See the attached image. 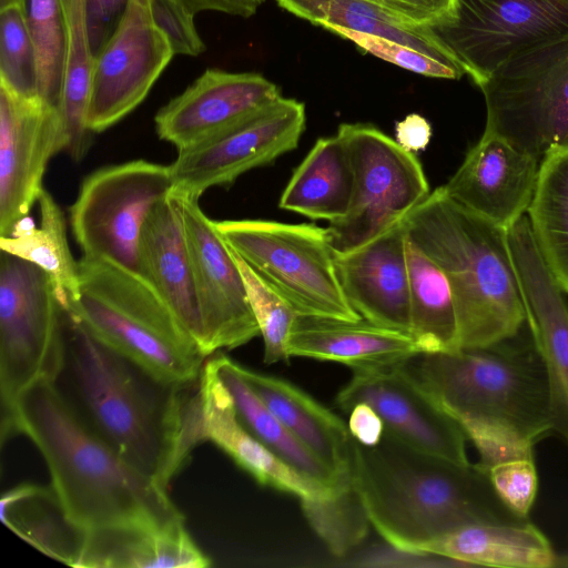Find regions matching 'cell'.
I'll list each match as a JSON object with an SVG mask.
<instances>
[{
	"mask_svg": "<svg viewBox=\"0 0 568 568\" xmlns=\"http://www.w3.org/2000/svg\"><path fill=\"white\" fill-rule=\"evenodd\" d=\"M197 381L180 385L158 378L65 310L63 357L53 383L130 467L165 489L194 449L189 416Z\"/></svg>",
	"mask_w": 568,
	"mask_h": 568,
	"instance_id": "obj_1",
	"label": "cell"
},
{
	"mask_svg": "<svg viewBox=\"0 0 568 568\" xmlns=\"http://www.w3.org/2000/svg\"><path fill=\"white\" fill-rule=\"evenodd\" d=\"M407 365L473 442L483 468L532 454L551 432L546 374L527 323L491 345L419 353Z\"/></svg>",
	"mask_w": 568,
	"mask_h": 568,
	"instance_id": "obj_2",
	"label": "cell"
},
{
	"mask_svg": "<svg viewBox=\"0 0 568 568\" xmlns=\"http://www.w3.org/2000/svg\"><path fill=\"white\" fill-rule=\"evenodd\" d=\"M351 479L371 526L404 554L422 556L426 544L466 525L520 519L477 464L428 454L385 429L372 446L353 438Z\"/></svg>",
	"mask_w": 568,
	"mask_h": 568,
	"instance_id": "obj_3",
	"label": "cell"
},
{
	"mask_svg": "<svg viewBox=\"0 0 568 568\" xmlns=\"http://www.w3.org/2000/svg\"><path fill=\"white\" fill-rule=\"evenodd\" d=\"M43 456L51 487L79 529L166 524L183 515L168 491L130 467L75 413L52 381L29 386L16 404V435Z\"/></svg>",
	"mask_w": 568,
	"mask_h": 568,
	"instance_id": "obj_4",
	"label": "cell"
},
{
	"mask_svg": "<svg viewBox=\"0 0 568 568\" xmlns=\"http://www.w3.org/2000/svg\"><path fill=\"white\" fill-rule=\"evenodd\" d=\"M407 236L445 273L455 302L458 348L516 335L526 313L507 230L450 199L442 186L404 219Z\"/></svg>",
	"mask_w": 568,
	"mask_h": 568,
	"instance_id": "obj_5",
	"label": "cell"
},
{
	"mask_svg": "<svg viewBox=\"0 0 568 568\" xmlns=\"http://www.w3.org/2000/svg\"><path fill=\"white\" fill-rule=\"evenodd\" d=\"M78 264L79 292L65 308L72 316L158 378L199 379L206 356L142 275L101 257L82 256Z\"/></svg>",
	"mask_w": 568,
	"mask_h": 568,
	"instance_id": "obj_6",
	"label": "cell"
},
{
	"mask_svg": "<svg viewBox=\"0 0 568 568\" xmlns=\"http://www.w3.org/2000/svg\"><path fill=\"white\" fill-rule=\"evenodd\" d=\"M65 308L48 273L0 250V438L16 435L19 396L54 382L63 357Z\"/></svg>",
	"mask_w": 568,
	"mask_h": 568,
	"instance_id": "obj_7",
	"label": "cell"
},
{
	"mask_svg": "<svg viewBox=\"0 0 568 568\" xmlns=\"http://www.w3.org/2000/svg\"><path fill=\"white\" fill-rule=\"evenodd\" d=\"M217 231L300 314L357 321L342 290L327 227L267 220L215 221Z\"/></svg>",
	"mask_w": 568,
	"mask_h": 568,
	"instance_id": "obj_8",
	"label": "cell"
},
{
	"mask_svg": "<svg viewBox=\"0 0 568 568\" xmlns=\"http://www.w3.org/2000/svg\"><path fill=\"white\" fill-rule=\"evenodd\" d=\"M484 133L537 158L568 148V37L530 49L478 84Z\"/></svg>",
	"mask_w": 568,
	"mask_h": 568,
	"instance_id": "obj_9",
	"label": "cell"
},
{
	"mask_svg": "<svg viewBox=\"0 0 568 568\" xmlns=\"http://www.w3.org/2000/svg\"><path fill=\"white\" fill-rule=\"evenodd\" d=\"M354 173L353 197L346 215L328 223L335 254H344L386 232L430 193L419 160L368 123H343Z\"/></svg>",
	"mask_w": 568,
	"mask_h": 568,
	"instance_id": "obj_10",
	"label": "cell"
},
{
	"mask_svg": "<svg viewBox=\"0 0 568 568\" xmlns=\"http://www.w3.org/2000/svg\"><path fill=\"white\" fill-rule=\"evenodd\" d=\"M172 190L169 165L142 159L88 174L70 206L82 256L105 258L141 275L139 240L144 221Z\"/></svg>",
	"mask_w": 568,
	"mask_h": 568,
	"instance_id": "obj_11",
	"label": "cell"
},
{
	"mask_svg": "<svg viewBox=\"0 0 568 568\" xmlns=\"http://www.w3.org/2000/svg\"><path fill=\"white\" fill-rule=\"evenodd\" d=\"M430 29L478 85L511 58L568 37V1L456 0L454 18Z\"/></svg>",
	"mask_w": 568,
	"mask_h": 568,
	"instance_id": "obj_12",
	"label": "cell"
},
{
	"mask_svg": "<svg viewBox=\"0 0 568 568\" xmlns=\"http://www.w3.org/2000/svg\"><path fill=\"white\" fill-rule=\"evenodd\" d=\"M303 102L280 97L220 133L179 150L169 164L173 190L192 197L232 185L297 148L305 130Z\"/></svg>",
	"mask_w": 568,
	"mask_h": 568,
	"instance_id": "obj_13",
	"label": "cell"
},
{
	"mask_svg": "<svg viewBox=\"0 0 568 568\" xmlns=\"http://www.w3.org/2000/svg\"><path fill=\"white\" fill-rule=\"evenodd\" d=\"M189 247L206 357L242 346L260 335L233 252L199 199L171 192Z\"/></svg>",
	"mask_w": 568,
	"mask_h": 568,
	"instance_id": "obj_14",
	"label": "cell"
},
{
	"mask_svg": "<svg viewBox=\"0 0 568 568\" xmlns=\"http://www.w3.org/2000/svg\"><path fill=\"white\" fill-rule=\"evenodd\" d=\"M153 21L150 0H129L115 30L94 57L88 124L103 132L134 111L174 57Z\"/></svg>",
	"mask_w": 568,
	"mask_h": 568,
	"instance_id": "obj_15",
	"label": "cell"
},
{
	"mask_svg": "<svg viewBox=\"0 0 568 568\" xmlns=\"http://www.w3.org/2000/svg\"><path fill=\"white\" fill-rule=\"evenodd\" d=\"M335 397L347 413L357 404L375 410L387 434L428 454L469 464L463 428L430 396L407 362L352 369Z\"/></svg>",
	"mask_w": 568,
	"mask_h": 568,
	"instance_id": "obj_16",
	"label": "cell"
},
{
	"mask_svg": "<svg viewBox=\"0 0 568 568\" xmlns=\"http://www.w3.org/2000/svg\"><path fill=\"white\" fill-rule=\"evenodd\" d=\"M67 145L57 105L0 80V236L28 217L50 159Z\"/></svg>",
	"mask_w": 568,
	"mask_h": 568,
	"instance_id": "obj_17",
	"label": "cell"
},
{
	"mask_svg": "<svg viewBox=\"0 0 568 568\" xmlns=\"http://www.w3.org/2000/svg\"><path fill=\"white\" fill-rule=\"evenodd\" d=\"M507 243L526 323L546 374L551 432L568 443V302L536 245L526 214L507 229Z\"/></svg>",
	"mask_w": 568,
	"mask_h": 568,
	"instance_id": "obj_18",
	"label": "cell"
},
{
	"mask_svg": "<svg viewBox=\"0 0 568 568\" xmlns=\"http://www.w3.org/2000/svg\"><path fill=\"white\" fill-rule=\"evenodd\" d=\"M278 87L256 72L206 69L155 114L158 136L178 151L197 144L275 101Z\"/></svg>",
	"mask_w": 568,
	"mask_h": 568,
	"instance_id": "obj_19",
	"label": "cell"
},
{
	"mask_svg": "<svg viewBox=\"0 0 568 568\" xmlns=\"http://www.w3.org/2000/svg\"><path fill=\"white\" fill-rule=\"evenodd\" d=\"M538 170L539 158L483 133L442 187L462 206L507 230L527 213Z\"/></svg>",
	"mask_w": 568,
	"mask_h": 568,
	"instance_id": "obj_20",
	"label": "cell"
},
{
	"mask_svg": "<svg viewBox=\"0 0 568 568\" xmlns=\"http://www.w3.org/2000/svg\"><path fill=\"white\" fill-rule=\"evenodd\" d=\"M406 237L400 220L358 248L335 254V265L344 295L362 318L409 335Z\"/></svg>",
	"mask_w": 568,
	"mask_h": 568,
	"instance_id": "obj_21",
	"label": "cell"
},
{
	"mask_svg": "<svg viewBox=\"0 0 568 568\" xmlns=\"http://www.w3.org/2000/svg\"><path fill=\"white\" fill-rule=\"evenodd\" d=\"M197 400L199 444L212 442L261 485L292 494L301 504L342 493L304 477L254 437L240 420L226 387L209 361L199 377Z\"/></svg>",
	"mask_w": 568,
	"mask_h": 568,
	"instance_id": "obj_22",
	"label": "cell"
},
{
	"mask_svg": "<svg viewBox=\"0 0 568 568\" xmlns=\"http://www.w3.org/2000/svg\"><path fill=\"white\" fill-rule=\"evenodd\" d=\"M139 261L141 275L170 306L204 354L203 326L189 247L170 195L158 203L144 221L139 240Z\"/></svg>",
	"mask_w": 568,
	"mask_h": 568,
	"instance_id": "obj_23",
	"label": "cell"
},
{
	"mask_svg": "<svg viewBox=\"0 0 568 568\" xmlns=\"http://www.w3.org/2000/svg\"><path fill=\"white\" fill-rule=\"evenodd\" d=\"M287 353L333 361L354 369L407 362L420 351L410 335L364 318L298 314L288 335Z\"/></svg>",
	"mask_w": 568,
	"mask_h": 568,
	"instance_id": "obj_24",
	"label": "cell"
},
{
	"mask_svg": "<svg viewBox=\"0 0 568 568\" xmlns=\"http://www.w3.org/2000/svg\"><path fill=\"white\" fill-rule=\"evenodd\" d=\"M211 564L187 532L183 517L166 524H130L87 530L74 567L203 568Z\"/></svg>",
	"mask_w": 568,
	"mask_h": 568,
	"instance_id": "obj_25",
	"label": "cell"
},
{
	"mask_svg": "<svg viewBox=\"0 0 568 568\" xmlns=\"http://www.w3.org/2000/svg\"><path fill=\"white\" fill-rule=\"evenodd\" d=\"M420 555L464 566L568 567V557L556 552L546 536L527 519L466 525L426 544Z\"/></svg>",
	"mask_w": 568,
	"mask_h": 568,
	"instance_id": "obj_26",
	"label": "cell"
},
{
	"mask_svg": "<svg viewBox=\"0 0 568 568\" xmlns=\"http://www.w3.org/2000/svg\"><path fill=\"white\" fill-rule=\"evenodd\" d=\"M248 386L283 425L339 478L351 479L352 442L347 424L296 385L239 364Z\"/></svg>",
	"mask_w": 568,
	"mask_h": 568,
	"instance_id": "obj_27",
	"label": "cell"
},
{
	"mask_svg": "<svg viewBox=\"0 0 568 568\" xmlns=\"http://www.w3.org/2000/svg\"><path fill=\"white\" fill-rule=\"evenodd\" d=\"M354 173L347 146L342 136L320 138L283 190L282 210L325 220L344 217L349 209Z\"/></svg>",
	"mask_w": 568,
	"mask_h": 568,
	"instance_id": "obj_28",
	"label": "cell"
},
{
	"mask_svg": "<svg viewBox=\"0 0 568 568\" xmlns=\"http://www.w3.org/2000/svg\"><path fill=\"white\" fill-rule=\"evenodd\" d=\"M207 359L226 387L236 414L247 430L285 464L304 477L336 491L353 487L303 445L267 408L239 371V363L219 354Z\"/></svg>",
	"mask_w": 568,
	"mask_h": 568,
	"instance_id": "obj_29",
	"label": "cell"
},
{
	"mask_svg": "<svg viewBox=\"0 0 568 568\" xmlns=\"http://www.w3.org/2000/svg\"><path fill=\"white\" fill-rule=\"evenodd\" d=\"M2 523L47 556L75 566L84 531L74 526L52 489L21 484L1 496Z\"/></svg>",
	"mask_w": 568,
	"mask_h": 568,
	"instance_id": "obj_30",
	"label": "cell"
},
{
	"mask_svg": "<svg viewBox=\"0 0 568 568\" xmlns=\"http://www.w3.org/2000/svg\"><path fill=\"white\" fill-rule=\"evenodd\" d=\"M405 248L409 278L410 337L420 353L458 349L455 302L445 273L408 236Z\"/></svg>",
	"mask_w": 568,
	"mask_h": 568,
	"instance_id": "obj_31",
	"label": "cell"
},
{
	"mask_svg": "<svg viewBox=\"0 0 568 568\" xmlns=\"http://www.w3.org/2000/svg\"><path fill=\"white\" fill-rule=\"evenodd\" d=\"M275 1L286 11L317 27L324 29L341 27L361 33L379 36L410 45L443 62L462 69L430 28L406 24L369 0Z\"/></svg>",
	"mask_w": 568,
	"mask_h": 568,
	"instance_id": "obj_32",
	"label": "cell"
},
{
	"mask_svg": "<svg viewBox=\"0 0 568 568\" xmlns=\"http://www.w3.org/2000/svg\"><path fill=\"white\" fill-rule=\"evenodd\" d=\"M40 223L34 226L23 219L8 236H0V250L29 261L49 274L67 308L79 292V264L73 257L67 234L64 214L43 189L38 199Z\"/></svg>",
	"mask_w": 568,
	"mask_h": 568,
	"instance_id": "obj_33",
	"label": "cell"
},
{
	"mask_svg": "<svg viewBox=\"0 0 568 568\" xmlns=\"http://www.w3.org/2000/svg\"><path fill=\"white\" fill-rule=\"evenodd\" d=\"M526 215L546 265L568 294V148L541 158Z\"/></svg>",
	"mask_w": 568,
	"mask_h": 568,
	"instance_id": "obj_34",
	"label": "cell"
},
{
	"mask_svg": "<svg viewBox=\"0 0 568 568\" xmlns=\"http://www.w3.org/2000/svg\"><path fill=\"white\" fill-rule=\"evenodd\" d=\"M65 60L59 112L67 135V152L74 160L88 153L93 132L88 124V105L94 57L91 52L85 0H63Z\"/></svg>",
	"mask_w": 568,
	"mask_h": 568,
	"instance_id": "obj_35",
	"label": "cell"
},
{
	"mask_svg": "<svg viewBox=\"0 0 568 568\" xmlns=\"http://www.w3.org/2000/svg\"><path fill=\"white\" fill-rule=\"evenodd\" d=\"M29 22L38 72V94L58 106L65 60L63 0H29Z\"/></svg>",
	"mask_w": 568,
	"mask_h": 568,
	"instance_id": "obj_36",
	"label": "cell"
},
{
	"mask_svg": "<svg viewBox=\"0 0 568 568\" xmlns=\"http://www.w3.org/2000/svg\"><path fill=\"white\" fill-rule=\"evenodd\" d=\"M29 0H0V80L20 93L38 94Z\"/></svg>",
	"mask_w": 568,
	"mask_h": 568,
	"instance_id": "obj_37",
	"label": "cell"
},
{
	"mask_svg": "<svg viewBox=\"0 0 568 568\" xmlns=\"http://www.w3.org/2000/svg\"><path fill=\"white\" fill-rule=\"evenodd\" d=\"M232 252L242 273L250 304L263 337V361L265 364L286 361L290 357L288 335L300 313L280 291L256 273L236 252L233 250Z\"/></svg>",
	"mask_w": 568,
	"mask_h": 568,
	"instance_id": "obj_38",
	"label": "cell"
},
{
	"mask_svg": "<svg viewBox=\"0 0 568 568\" xmlns=\"http://www.w3.org/2000/svg\"><path fill=\"white\" fill-rule=\"evenodd\" d=\"M302 509L314 531L336 556H344L355 548L366 537L371 525L354 487L328 498L304 503Z\"/></svg>",
	"mask_w": 568,
	"mask_h": 568,
	"instance_id": "obj_39",
	"label": "cell"
},
{
	"mask_svg": "<svg viewBox=\"0 0 568 568\" xmlns=\"http://www.w3.org/2000/svg\"><path fill=\"white\" fill-rule=\"evenodd\" d=\"M326 30L352 41L363 52L375 55L407 71L432 78L454 80H458L465 74L462 69L400 42L341 27H329Z\"/></svg>",
	"mask_w": 568,
	"mask_h": 568,
	"instance_id": "obj_40",
	"label": "cell"
},
{
	"mask_svg": "<svg viewBox=\"0 0 568 568\" xmlns=\"http://www.w3.org/2000/svg\"><path fill=\"white\" fill-rule=\"evenodd\" d=\"M481 469L500 501L517 518L527 519L538 490L534 454L501 459Z\"/></svg>",
	"mask_w": 568,
	"mask_h": 568,
	"instance_id": "obj_41",
	"label": "cell"
},
{
	"mask_svg": "<svg viewBox=\"0 0 568 568\" xmlns=\"http://www.w3.org/2000/svg\"><path fill=\"white\" fill-rule=\"evenodd\" d=\"M156 27L169 40L174 54L197 57L205 51L195 22V13L179 0H150Z\"/></svg>",
	"mask_w": 568,
	"mask_h": 568,
	"instance_id": "obj_42",
	"label": "cell"
},
{
	"mask_svg": "<svg viewBox=\"0 0 568 568\" xmlns=\"http://www.w3.org/2000/svg\"><path fill=\"white\" fill-rule=\"evenodd\" d=\"M399 21L420 28H433L450 21L456 0H369Z\"/></svg>",
	"mask_w": 568,
	"mask_h": 568,
	"instance_id": "obj_43",
	"label": "cell"
},
{
	"mask_svg": "<svg viewBox=\"0 0 568 568\" xmlns=\"http://www.w3.org/2000/svg\"><path fill=\"white\" fill-rule=\"evenodd\" d=\"M128 3L129 0H85L88 38L93 57L115 30Z\"/></svg>",
	"mask_w": 568,
	"mask_h": 568,
	"instance_id": "obj_44",
	"label": "cell"
},
{
	"mask_svg": "<svg viewBox=\"0 0 568 568\" xmlns=\"http://www.w3.org/2000/svg\"><path fill=\"white\" fill-rule=\"evenodd\" d=\"M347 414L349 415L347 426L356 442L372 446L381 440L384 425L373 408L366 404H357Z\"/></svg>",
	"mask_w": 568,
	"mask_h": 568,
	"instance_id": "obj_45",
	"label": "cell"
},
{
	"mask_svg": "<svg viewBox=\"0 0 568 568\" xmlns=\"http://www.w3.org/2000/svg\"><path fill=\"white\" fill-rule=\"evenodd\" d=\"M432 134L430 123L417 113H410L395 124V141L412 153L425 150Z\"/></svg>",
	"mask_w": 568,
	"mask_h": 568,
	"instance_id": "obj_46",
	"label": "cell"
},
{
	"mask_svg": "<svg viewBox=\"0 0 568 568\" xmlns=\"http://www.w3.org/2000/svg\"><path fill=\"white\" fill-rule=\"evenodd\" d=\"M192 12H220L230 16L250 18L255 14L265 0H179Z\"/></svg>",
	"mask_w": 568,
	"mask_h": 568,
	"instance_id": "obj_47",
	"label": "cell"
},
{
	"mask_svg": "<svg viewBox=\"0 0 568 568\" xmlns=\"http://www.w3.org/2000/svg\"><path fill=\"white\" fill-rule=\"evenodd\" d=\"M568 1V0H567Z\"/></svg>",
	"mask_w": 568,
	"mask_h": 568,
	"instance_id": "obj_48",
	"label": "cell"
}]
</instances>
